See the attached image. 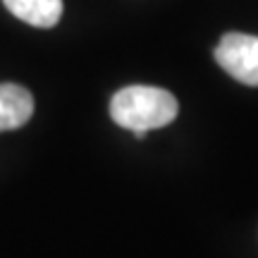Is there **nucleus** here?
<instances>
[{"label": "nucleus", "instance_id": "1", "mask_svg": "<svg viewBox=\"0 0 258 258\" xmlns=\"http://www.w3.org/2000/svg\"><path fill=\"white\" fill-rule=\"evenodd\" d=\"M177 112V98L158 86H124L110 101V117L137 139L146 137L148 129L167 127Z\"/></svg>", "mask_w": 258, "mask_h": 258}, {"label": "nucleus", "instance_id": "3", "mask_svg": "<svg viewBox=\"0 0 258 258\" xmlns=\"http://www.w3.org/2000/svg\"><path fill=\"white\" fill-rule=\"evenodd\" d=\"M34 115V98L19 84H0V132L27 124Z\"/></svg>", "mask_w": 258, "mask_h": 258}, {"label": "nucleus", "instance_id": "4", "mask_svg": "<svg viewBox=\"0 0 258 258\" xmlns=\"http://www.w3.org/2000/svg\"><path fill=\"white\" fill-rule=\"evenodd\" d=\"M10 15L31 27L50 29L62 17V0H3Z\"/></svg>", "mask_w": 258, "mask_h": 258}, {"label": "nucleus", "instance_id": "2", "mask_svg": "<svg viewBox=\"0 0 258 258\" xmlns=\"http://www.w3.org/2000/svg\"><path fill=\"white\" fill-rule=\"evenodd\" d=\"M215 60L232 79L258 86V36L251 34H225L215 48Z\"/></svg>", "mask_w": 258, "mask_h": 258}]
</instances>
